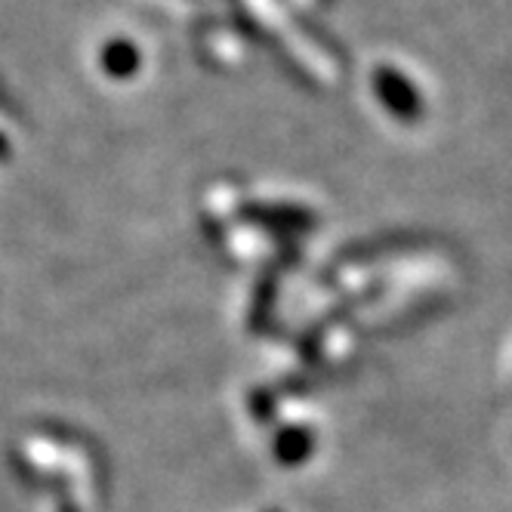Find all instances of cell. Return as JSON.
Masks as SVG:
<instances>
[{
    "label": "cell",
    "instance_id": "cell-1",
    "mask_svg": "<svg viewBox=\"0 0 512 512\" xmlns=\"http://www.w3.org/2000/svg\"><path fill=\"white\" fill-rule=\"evenodd\" d=\"M371 87H374L377 102L386 108V112L395 121H401V124H417L423 118V96L414 87V81L401 75L398 68L380 65L374 71V78H371Z\"/></svg>",
    "mask_w": 512,
    "mask_h": 512
},
{
    "label": "cell",
    "instance_id": "cell-2",
    "mask_svg": "<svg viewBox=\"0 0 512 512\" xmlns=\"http://www.w3.org/2000/svg\"><path fill=\"white\" fill-rule=\"evenodd\" d=\"M99 62H102V71L108 78H115V81H127L133 78L139 65H142V53L136 44L124 41V38H115V41H108L99 53Z\"/></svg>",
    "mask_w": 512,
    "mask_h": 512
},
{
    "label": "cell",
    "instance_id": "cell-3",
    "mask_svg": "<svg viewBox=\"0 0 512 512\" xmlns=\"http://www.w3.org/2000/svg\"><path fill=\"white\" fill-rule=\"evenodd\" d=\"M247 216L260 219V223H269V226H287V229H297V226H306L309 216L294 210V207H250Z\"/></svg>",
    "mask_w": 512,
    "mask_h": 512
},
{
    "label": "cell",
    "instance_id": "cell-4",
    "mask_svg": "<svg viewBox=\"0 0 512 512\" xmlns=\"http://www.w3.org/2000/svg\"><path fill=\"white\" fill-rule=\"evenodd\" d=\"M7 149H10V145H7V136L0 133V155H7Z\"/></svg>",
    "mask_w": 512,
    "mask_h": 512
}]
</instances>
